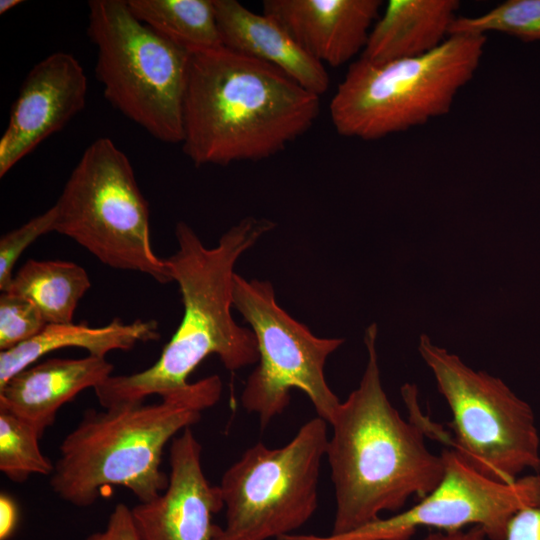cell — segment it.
<instances>
[{"label": "cell", "instance_id": "16", "mask_svg": "<svg viewBox=\"0 0 540 540\" xmlns=\"http://www.w3.org/2000/svg\"><path fill=\"white\" fill-rule=\"evenodd\" d=\"M222 46L271 64L320 96L328 90L325 66L311 57L277 21L236 0H213Z\"/></svg>", "mask_w": 540, "mask_h": 540}, {"label": "cell", "instance_id": "24", "mask_svg": "<svg viewBox=\"0 0 540 540\" xmlns=\"http://www.w3.org/2000/svg\"><path fill=\"white\" fill-rule=\"evenodd\" d=\"M55 205L13 229L0 239V290L7 292L13 280V268L24 250L40 236L55 230Z\"/></svg>", "mask_w": 540, "mask_h": 540}, {"label": "cell", "instance_id": "10", "mask_svg": "<svg viewBox=\"0 0 540 540\" xmlns=\"http://www.w3.org/2000/svg\"><path fill=\"white\" fill-rule=\"evenodd\" d=\"M233 307L253 331L259 353L258 365L241 393L242 407L257 415L265 428L290 404V392L306 394L317 416L330 424L341 401L325 378L328 357L342 338L315 336L277 302L271 282L246 279L235 273Z\"/></svg>", "mask_w": 540, "mask_h": 540}, {"label": "cell", "instance_id": "5", "mask_svg": "<svg viewBox=\"0 0 540 540\" xmlns=\"http://www.w3.org/2000/svg\"><path fill=\"white\" fill-rule=\"evenodd\" d=\"M483 35H450L414 58L351 63L329 105L338 134L370 141L424 125L451 110L474 77L486 44Z\"/></svg>", "mask_w": 540, "mask_h": 540}, {"label": "cell", "instance_id": "29", "mask_svg": "<svg viewBox=\"0 0 540 540\" xmlns=\"http://www.w3.org/2000/svg\"><path fill=\"white\" fill-rule=\"evenodd\" d=\"M20 0H1L0 1V14L3 15L9 10L21 4Z\"/></svg>", "mask_w": 540, "mask_h": 540}, {"label": "cell", "instance_id": "28", "mask_svg": "<svg viewBox=\"0 0 540 540\" xmlns=\"http://www.w3.org/2000/svg\"><path fill=\"white\" fill-rule=\"evenodd\" d=\"M420 540H487L483 529L472 526L467 529L457 531H434L428 533Z\"/></svg>", "mask_w": 540, "mask_h": 540}, {"label": "cell", "instance_id": "2", "mask_svg": "<svg viewBox=\"0 0 540 540\" xmlns=\"http://www.w3.org/2000/svg\"><path fill=\"white\" fill-rule=\"evenodd\" d=\"M319 97L277 67L224 46L191 52L183 151L197 167L272 157L311 128Z\"/></svg>", "mask_w": 540, "mask_h": 540}, {"label": "cell", "instance_id": "4", "mask_svg": "<svg viewBox=\"0 0 540 540\" xmlns=\"http://www.w3.org/2000/svg\"><path fill=\"white\" fill-rule=\"evenodd\" d=\"M221 394L222 381L212 375L159 402L86 410L60 444L52 491L77 507L94 504L106 486L126 488L139 502L156 498L169 481L161 469L165 446L198 423Z\"/></svg>", "mask_w": 540, "mask_h": 540}, {"label": "cell", "instance_id": "22", "mask_svg": "<svg viewBox=\"0 0 540 540\" xmlns=\"http://www.w3.org/2000/svg\"><path fill=\"white\" fill-rule=\"evenodd\" d=\"M501 32L524 42L540 41V0H508L476 17H456L449 36Z\"/></svg>", "mask_w": 540, "mask_h": 540}, {"label": "cell", "instance_id": "20", "mask_svg": "<svg viewBox=\"0 0 540 540\" xmlns=\"http://www.w3.org/2000/svg\"><path fill=\"white\" fill-rule=\"evenodd\" d=\"M127 4L139 21L190 53L222 46L213 0H127Z\"/></svg>", "mask_w": 540, "mask_h": 540}, {"label": "cell", "instance_id": "7", "mask_svg": "<svg viewBox=\"0 0 540 540\" xmlns=\"http://www.w3.org/2000/svg\"><path fill=\"white\" fill-rule=\"evenodd\" d=\"M55 207L54 231L103 264L161 284L173 281L166 259L153 251L149 206L132 165L110 138L100 137L85 149Z\"/></svg>", "mask_w": 540, "mask_h": 540}, {"label": "cell", "instance_id": "21", "mask_svg": "<svg viewBox=\"0 0 540 540\" xmlns=\"http://www.w3.org/2000/svg\"><path fill=\"white\" fill-rule=\"evenodd\" d=\"M40 438L30 422L0 407V471L9 480L52 474L54 464L41 452Z\"/></svg>", "mask_w": 540, "mask_h": 540}, {"label": "cell", "instance_id": "19", "mask_svg": "<svg viewBox=\"0 0 540 540\" xmlns=\"http://www.w3.org/2000/svg\"><path fill=\"white\" fill-rule=\"evenodd\" d=\"M90 287L86 270L74 262L29 259L14 275L9 292L34 303L48 324H65L72 323Z\"/></svg>", "mask_w": 540, "mask_h": 540}, {"label": "cell", "instance_id": "18", "mask_svg": "<svg viewBox=\"0 0 540 540\" xmlns=\"http://www.w3.org/2000/svg\"><path fill=\"white\" fill-rule=\"evenodd\" d=\"M159 338L158 323L155 320L137 319L124 324L119 318H114L101 327L73 322L47 324L33 338L0 352V386L44 355L59 349L76 347L85 349L88 355L105 358L111 351H127L138 342L155 341Z\"/></svg>", "mask_w": 540, "mask_h": 540}, {"label": "cell", "instance_id": "8", "mask_svg": "<svg viewBox=\"0 0 540 540\" xmlns=\"http://www.w3.org/2000/svg\"><path fill=\"white\" fill-rule=\"evenodd\" d=\"M418 352L452 414L453 446L475 469L503 482L540 471V436L531 406L499 377L474 370L425 334Z\"/></svg>", "mask_w": 540, "mask_h": 540}, {"label": "cell", "instance_id": "11", "mask_svg": "<svg viewBox=\"0 0 540 540\" xmlns=\"http://www.w3.org/2000/svg\"><path fill=\"white\" fill-rule=\"evenodd\" d=\"M441 454V480L410 508L344 534L292 533L277 540H409L421 527L457 531L472 526L483 529L489 540H504L514 515L540 501L539 473L503 482L479 472L454 448Z\"/></svg>", "mask_w": 540, "mask_h": 540}, {"label": "cell", "instance_id": "6", "mask_svg": "<svg viewBox=\"0 0 540 540\" xmlns=\"http://www.w3.org/2000/svg\"><path fill=\"white\" fill-rule=\"evenodd\" d=\"M104 96L157 140L182 143L190 52L139 21L124 0L88 3Z\"/></svg>", "mask_w": 540, "mask_h": 540}, {"label": "cell", "instance_id": "9", "mask_svg": "<svg viewBox=\"0 0 540 540\" xmlns=\"http://www.w3.org/2000/svg\"><path fill=\"white\" fill-rule=\"evenodd\" d=\"M328 423H304L281 447L258 442L222 475L225 524H215L213 540H268L292 534L318 507Z\"/></svg>", "mask_w": 540, "mask_h": 540}, {"label": "cell", "instance_id": "23", "mask_svg": "<svg viewBox=\"0 0 540 540\" xmlns=\"http://www.w3.org/2000/svg\"><path fill=\"white\" fill-rule=\"evenodd\" d=\"M47 322L37 306L12 292L0 295V350H9L38 335Z\"/></svg>", "mask_w": 540, "mask_h": 540}, {"label": "cell", "instance_id": "27", "mask_svg": "<svg viewBox=\"0 0 540 540\" xmlns=\"http://www.w3.org/2000/svg\"><path fill=\"white\" fill-rule=\"evenodd\" d=\"M19 511L14 499L6 493L0 495V540H9L18 525Z\"/></svg>", "mask_w": 540, "mask_h": 540}, {"label": "cell", "instance_id": "14", "mask_svg": "<svg viewBox=\"0 0 540 540\" xmlns=\"http://www.w3.org/2000/svg\"><path fill=\"white\" fill-rule=\"evenodd\" d=\"M262 5L311 57L337 67L362 54L382 1L265 0Z\"/></svg>", "mask_w": 540, "mask_h": 540}, {"label": "cell", "instance_id": "13", "mask_svg": "<svg viewBox=\"0 0 540 540\" xmlns=\"http://www.w3.org/2000/svg\"><path fill=\"white\" fill-rule=\"evenodd\" d=\"M201 452L191 427L172 439L166 489L131 508L143 540H213L212 517L224 503L219 486L205 477Z\"/></svg>", "mask_w": 540, "mask_h": 540}, {"label": "cell", "instance_id": "12", "mask_svg": "<svg viewBox=\"0 0 540 540\" xmlns=\"http://www.w3.org/2000/svg\"><path fill=\"white\" fill-rule=\"evenodd\" d=\"M87 77L70 53L39 61L24 79L0 139V177L83 110Z\"/></svg>", "mask_w": 540, "mask_h": 540}, {"label": "cell", "instance_id": "15", "mask_svg": "<svg viewBox=\"0 0 540 540\" xmlns=\"http://www.w3.org/2000/svg\"><path fill=\"white\" fill-rule=\"evenodd\" d=\"M113 369L106 358L92 355L45 360L0 386V407L30 422L42 437L65 403L85 389H95Z\"/></svg>", "mask_w": 540, "mask_h": 540}, {"label": "cell", "instance_id": "17", "mask_svg": "<svg viewBox=\"0 0 540 540\" xmlns=\"http://www.w3.org/2000/svg\"><path fill=\"white\" fill-rule=\"evenodd\" d=\"M457 0H390L373 25L361 58L384 63L414 58L439 47L448 37Z\"/></svg>", "mask_w": 540, "mask_h": 540}, {"label": "cell", "instance_id": "1", "mask_svg": "<svg viewBox=\"0 0 540 540\" xmlns=\"http://www.w3.org/2000/svg\"><path fill=\"white\" fill-rule=\"evenodd\" d=\"M276 224L246 217L212 248L184 221L175 227L177 251L166 259L183 303V317L158 360L145 370L111 375L94 391L103 408L160 398L190 385L189 376L210 355L235 371L259 360L255 335L233 319V279L238 259Z\"/></svg>", "mask_w": 540, "mask_h": 540}, {"label": "cell", "instance_id": "25", "mask_svg": "<svg viewBox=\"0 0 540 540\" xmlns=\"http://www.w3.org/2000/svg\"><path fill=\"white\" fill-rule=\"evenodd\" d=\"M86 540H143L135 524L132 510L118 503L108 517L105 528L90 534Z\"/></svg>", "mask_w": 540, "mask_h": 540}, {"label": "cell", "instance_id": "3", "mask_svg": "<svg viewBox=\"0 0 540 540\" xmlns=\"http://www.w3.org/2000/svg\"><path fill=\"white\" fill-rule=\"evenodd\" d=\"M376 324L365 331L367 362L359 382L330 423L326 457L336 511L332 535L351 532L400 512L412 497L434 489L444 473L442 454L429 450L425 432L392 405L381 381Z\"/></svg>", "mask_w": 540, "mask_h": 540}, {"label": "cell", "instance_id": "26", "mask_svg": "<svg viewBox=\"0 0 540 540\" xmlns=\"http://www.w3.org/2000/svg\"><path fill=\"white\" fill-rule=\"evenodd\" d=\"M504 540H540V501L514 515Z\"/></svg>", "mask_w": 540, "mask_h": 540}]
</instances>
